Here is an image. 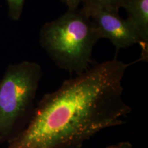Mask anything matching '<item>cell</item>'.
Listing matches in <instances>:
<instances>
[{"label":"cell","instance_id":"obj_1","mask_svg":"<svg viewBox=\"0 0 148 148\" xmlns=\"http://www.w3.org/2000/svg\"><path fill=\"white\" fill-rule=\"evenodd\" d=\"M130 65L106 60L64 80L43 96L7 148H80L100 131L123 124L131 112L122 86Z\"/></svg>","mask_w":148,"mask_h":148},{"label":"cell","instance_id":"obj_2","mask_svg":"<svg viewBox=\"0 0 148 148\" xmlns=\"http://www.w3.org/2000/svg\"><path fill=\"white\" fill-rule=\"evenodd\" d=\"M99 39L90 18L79 8L47 22L40 31V46L53 62L76 75L90 67L93 47Z\"/></svg>","mask_w":148,"mask_h":148},{"label":"cell","instance_id":"obj_3","mask_svg":"<svg viewBox=\"0 0 148 148\" xmlns=\"http://www.w3.org/2000/svg\"><path fill=\"white\" fill-rule=\"evenodd\" d=\"M42 75L41 66L35 62L8 66L0 80V143L9 142L27 125Z\"/></svg>","mask_w":148,"mask_h":148},{"label":"cell","instance_id":"obj_4","mask_svg":"<svg viewBox=\"0 0 148 148\" xmlns=\"http://www.w3.org/2000/svg\"><path fill=\"white\" fill-rule=\"evenodd\" d=\"M80 9L90 18L99 38L108 39L117 50L139 45L134 28L127 19L119 16V12L98 7Z\"/></svg>","mask_w":148,"mask_h":148},{"label":"cell","instance_id":"obj_5","mask_svg":"<svg viewBox=\"0 0 148 148\" xmlns=\"http://www.w3.org/2000/svg\"><path fill=\"white\" fill-rule=\"evenodd\" d=\"M121 8L127 14V21L134 28L141 48L140 60L148 59V0H124Z\"/></svg>","mask_w":148,"mask_h":148},{"label":"cell","instance_id":"obj_6","mask_svg":"<svg viewBox=\"0 0 148 148\" xmlns=\"http://www.w3.org/2000/svg\"><path fill=\"white\" fill-rule=\"evenodd\" d=\"M124 0H82V8H103L119 12Z\"/></svg>","mask_w":148,"mask_h":148},{"label":"cell","instance_id":"obj_7","mask_svg":"<svg viewBox=\"0 0 148 148\" xmlns=\"http://www.w3.org/2000/svg\"><path fill=\"white\" fill-rule=\"evenodd\" d=\"M8 5V16L12 21H17L21 17L25 0H5Z\"/></svg>","mask_w":148,"mask_h":148},{"label":"cell","instance_id":"obj_8","mask_svg":"<svg viewBox=\"0 0 148 148\" xmlns=\"http://www.w3.org/2000/svg\"><path fill=\"white\" fill-rule=\"evenodd\" d=\"M82 0H61L67 6L68 10H76L79 8V5L82 3Z\"/></svg>","mask_w":148,"mask_h":148},{"label":"cell","instance_id":"obj_9","mask_svg":"<svg viewBox=\"0 0 148 148\" xmlns=\"http://www.w3.org/2000/svg\"><path fill=\"white\" fill-rule=\"evenodd\" d=\"M106 148H132V144L130 143V142L123 141L117 144H115V145H109Z\"/></svg>","mask_w":148,"mask_h":148}]
</instances>
